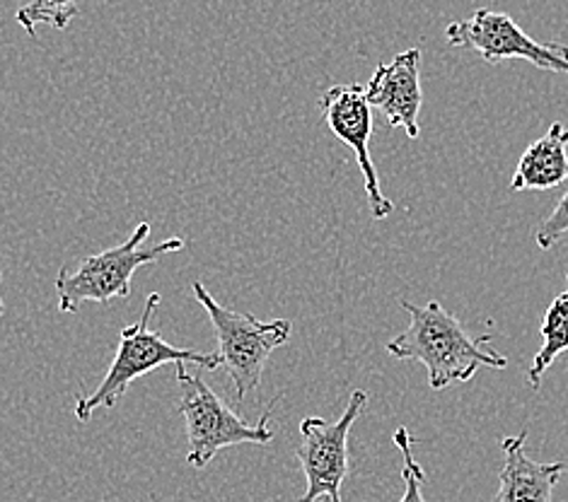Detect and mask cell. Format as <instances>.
Wrapping results in <instances>:
<instances>
[{"label":"cell","instance_id":"cell-15","mask_svg":"<svg viewBox=\"0 0 568 502\" xmlns=\"http://www.w3.org/2000/svg\"><path fill=\"white\" fill-rule=\"evenodd\" d=\"M566 237H568V192L559 198L554 211L535 229V242L542 252L554 249Z\"/></svg>","mask_w":568,"mask_h":502},{"label":"cell","instance_id":"cell-5","mask_svg":"<svg viewBox=\"0 0 568 502\" xmlns=\"http://www.w3.org/2000/svg\"><path fill=\"white\" fill-rule=\"evenodd\" d=\"M192 290L201 307L206 309L215 336H219L223 368L237 391V399L242 401L247 393L260 389L266 360L272 358L276 348L288 341L293 324L288 319L262 321L260 317L247 315V311L227 309L199 280H194Z\"/></svg>","mask_w":568,"mask_h":502},{"label":"cell","instance_id":"cell-13","mask_svg":"<svg viewBox=\"0 0 568 502\" xmlns=\"http://www.w3.org/2000/svg\"><path fill=\"white\" fill-rule=\"evenodd\" d=\"M78 16V0H30L18 10L22 30L34 37L39 24H51L53 30H65Z\"/></svg>","mask_w":568,"mask_h":502},{"label":"cell","instance_id":"cell-16","mask_svg":"<svg viewBox=\"0 0 568 502\" xmlns=\"http://www.w3.org/2000/svg\"><path fill=\"white\" fill-rule=\"evenodd\" d=\"M3 309H6V305H3V297H0V317H3Z\"/></svg>","mask_w":568,"mask_h":502},{"label":"cell","instance_id":"cell-8","mask_svg":"<svg viewBox=\"0 0 568 502\" xmlns=\"http://www.w3.org/2000/svg\"><path fill=\"white\" fill-rule=\"evenodd\" d=\"M320 110L324 121H327L329 131L356 153L358 167L365 182V196H368L371 215L375 221H385L389 213H395V203L383 194L381 176H377L375 162L371 155L373 106L368 98H365V85L351 83V85L329 88L322 94Z\"/></svg>","mask_w":568,"mask_h":502},{"label":"cell","instance_id":"cell-3","mask_svg":"<svg viewBox=\"0 0 568 502\" xmlns=\"http://www.w3.org/2000/svg\"><path fill=\"white\" fill-rule=\"evenodd\" d=\"M151 237V225L141 223L124 244L112 249L90 254L71 266H63L57 278L59 309L71 315L83 303L110 305L112 300H126L131 295V280L136 270L158 262L160 256L184 249L182 237H170L155 244L153 249H141V244Z\"/></svg>","mask_w":568,"mask_h":502},{"label":"cell","instance_id":"cell-12","mask_svg":"<svg viewBox=\"0 0 568 502\" xmlns=\"http://www.w3.org/2000/svg\"><path fill=\"white\" fill-rule=\"evenodd\" d=\"M542 348L537 350L532 368L527 370V385L539 389L545 372L551 368L554 360L568 350V270H566V290L554 297V303L547 307L542 327Z\"/></svg>","mask_w":568,"mask_h":502},{"label":"cell","instance_id":"cell-4","mask_svg":"<svg viewBox=\"0 0 568 502\" xmlns=\"http://www.w3.org/2000/svg\"><path fill=\"white\" fill-rule=\"evenodd\" d=\"M178 385H180V413L186 426V464L194 469H204L225 447L235 444H268L274 440V430L268 426L272 409L278 399L268 403L262 413L260 423H250L237 416L230 406L215 393L199 375L186 372V365H178Z\"/></svg>","mask_w":568,"mask_h":502},{"label":"cell","instance_id":"cell-11","mask_svg":"<svg viewBox=\"0 0 568 502\" xmlns=\"http://www.w3.org/2000/svg\"><path fill=\"white\" fill-rule=\"evenodd\" d=\"M568 182V129L551 124L542 139L535 141L523 153L516 174H513V192H549Z\"/></svg>","mask_w":568,"mask_h":502},{"label":"cell","instance_id":"cell-1","mask_svg":"<svg viewBox=\"0 0 568 502\" xmlns=\"http://www.w3.org/2000/svg\"><path fill=\"white\" fill-rule=\"evenodd\" d=\"M402 307L407 309L412 321L407 331L387 344V352L397 360L422 362L433 391L469 382L479 368H508V358L489 348L491 336L471 338L465 324L443 309L440 303L418 307L404 300Z\"/></svg>","mask_w":568,"mask_h":502},{"label":"cell","instance_id":"cell-2","mask_svg":"<svg viewBox=\"0 0 568 502\" xmlns=\"http://www.w3.org/2000/svg\"><path fill=\"white\" fill-rule=\"evenodd\" d=\"M160 300L162 297L158 293L148 295L143 317L136 324H129V327L121 331L116 356L110 365V370H106L102 385L94 389L90 397H80V393L75 397V418L80 423H88L90 416L98 409H114L116 401L124 397L126 389L136 382L139 377L162 368V365L184 362L196 365V368L204 370L223 368L221 352H196L189 348H178L148 327Z\"/></svg>","mask_w":568,"mask_h":502},{"label":"cell","instance_id":"cell-6","mask_svg":"<svg viewBox=\"0 0 568 502\" xmlns=\"http://www.w3.org/2000/svg\"><path fill=\"white\" fill-rule=\"evenodd\" d=\"M368 406V393L356 389L351 393L346 411L339 420L305 418L295 457L305 473V493L297 502H344L342 485L348 477V432Z\"/></svg>","mask_w":568,"mask_h":502},{"label":"cell","instance_id":"cell-9","mask_svg":"<svg viewBox=\"0 0 568 502\" xmlns=\"http://www.w3.org/2000/svg\"><path fill=\"white\" fill-rule=\"evenodd\" d=\"M371 106L381 110L392 129H404L412 141L422 135L418 114H422V51L407 49L389 63L375 68L371 83L365 85Z\"/></svg>","mask_w":568,"mask_h":502},{"label":"cell","instance_id":"cell-10","mask_svg":"<svg viewBox=\"0 0 568 502\" xmlns=\"http://www.w3.org/2000/svg\"><path fill=\"white\" fill-rule=\"evenodd\" d=\"M527 432L504 438V467L498 473V493L491 502H551V493L566 473L564 461L542 464L525 452Z\"/></svg>","mask_w":568,"mask_h":502},{"label":"cell","instance_id":"cell-14","mask_svg":"<svg viewBox=\"0 0 568 502\" xmlns=\"http://www.w3.org/2000/svg\"><path fill=\"white\" fill-rule=\"evenodd\" d=\"M395 444L399 447V452L404 457V469H402V479H404V495L399 502H426L424 498V483H426V471L414 459V442L407 428H397L395 430Z\"/></svg>","mask_w":568,"mask_h":502},{"label":"cell","instance_id":"cell-7","mask_svg":"<svg viewBox=\"0 0 568 502\" xmlns=\"http://www.w3.org/2000/svg\"><path fill=\"white\" fill-rule=\"evenodd\" d=\"M445 39L450 47L471 49L486 63H500L508 59H523L537 65L539 71L568 75V47L542 44L523 32L518 22L506 12L491 8H479L467 20H457L445 27Z\"/></svg>","mask_w":568,"mask_h":502}]
</instances>
